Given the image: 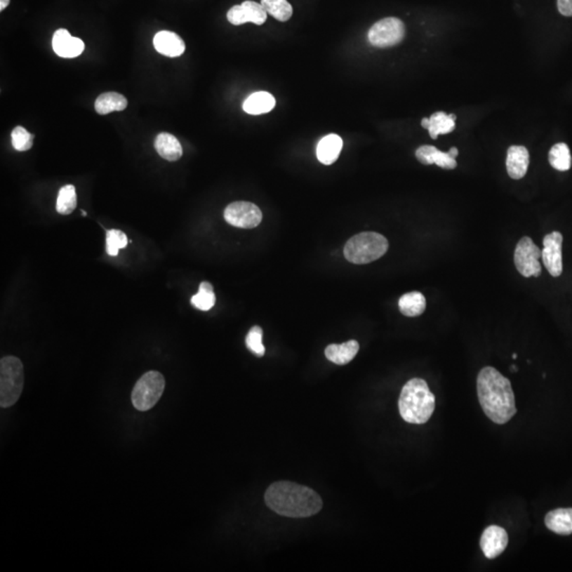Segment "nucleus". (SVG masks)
<instances>
[{"label": "nucleus", "mask_w": 572, "mask_h": 572, "mask_svg": "<svg viewBox=\"0 0 572 572\" xmlns=\"http://www.w3.org/2000/svg\"><path fill=\"white\" fill-rule=\"evenodd\" d=\"M477 392L484 413L494 423L503 425L517 415L511 382L495 368L486 367L479 372Z\"/></svg>", "instance_id": "f257e3e1"}, {"label": "nucleus", "mask_w": 572, "mask_h": 572, "mask_svg": "<svg viewBox=\"0 0 572 572\" xmlns=\"http://www.w3.org/2000/svg\"><path fill=\"white\" fill-rule=\"evenodd\" d=\"M265 503L270 509L286 517H310L321 510L319 495L307 488L290 481L272 484L265 493Z\"/></svg>", "instance_id": "f03ea898"}, {"label": "nucleus", "mask_w": 572, "mask_h": 572, "mask_svg": "<svg viewBox=\"0 0 572 572\" xmlns=\"http://www.w3.org/2000/svg\"><path fill=\"white\" fill-rule=\"evenodd\" d=\"M434 407L436 397L425 380L413 378L403 387L399 395V411L407 423H426L434 413Z\"/></svg>", "instance_id": "7ed1b4c3"}, {"label": "nucleus", "mask_w": 572, "mask_h": 572, "mask_svg": "<svg viewBox=\"0 0 572 572\" xmlns=\"http://www.w3.org/2000/svg\"><path fill=\"white\" fill-rule=\"evenodd\" d=\"M389 248L387 239L376 232H361L347 242L343 253L353 264H368L382 258Z\"/></svg>", "instance_id": "20e7f679"}, {"label": "nucleus", "mask_w": 572, "mask_h": 572, "mask_svg": "<svg viewBox=\"0 0 572 572\" xmlns=\"http://www.w3.org/2000/svg\"><path fill=\"white\" fill-rule=\"evenodd\" d=\"M24 366L15 357L0 361V405L3 408L13 406L24 388Z\"/></svg>", "instance_id": "39448f33"}, {"label": "nucleus", "mask_w": 572, "mask_h": 572, "mask_svg": "<svg viewBox=\"0 0 572 572\" xmlns=\"http://www.w3.org/2000/svg\"><path fill=\"white\" fill-rule=\"evenodd\" d=\"M166 388L164 375L158 371L143 374L135 385L132 392V403L137 411H147L153 408Z\"/></svg>", "instance_id": "423d86ee"}, {"label": "nucleus", "mask_w": 572, "mask_h": 572, "mask_svg": "<svg viewBox=\"0 0 572 572\" xmlns=\"http://www.w3.org/2000/svg\"><path fill=\"white\" fill-rule=\"evenodd\" d=\"M405 25L395 18H387L378 20L370 28L368 41L374 47L388 48L397 45L404 39Z\"/></svg>", "instance_id": "0eeeda50"}, {"label": "nucleus", "mask_w": 572, "mask_h": 572, "mask_svg": "<svg viewBox=\"0 0 572 572\" xmlns=\"http://www.w3.org/2000/svg\"><path fill=\"white\" fill-rule=\"evenodd\" d=\"M540 258H542V251L534 244L529 237L521 239L515 253H514V263L519 274L525 278L530 277H540L542 274Z\"/></svg>", "instance_id": "6e6552de"}, {"label": "nucleus", "mask_w": 572, "mask_h": 572, "mask_svg": "<svg viewBox=\"0 0 572 572\" xmlns=\"http://www.w3.org/2000/svg\"><path fill=\"white\" fill-rule=\"evenodd\" d=\"M224 218L228 224L238 228L251 229L262 222L261 210L249 201H234L227 206Z\"/></svg>", "instance_id": "1a4fd4ad"}, {"label": "nucleus", "mask_w": 572, "mask_h": 572, "mask_svg": "<svg viewBox=\"0 0 572 572\" xmlns=\"http://www.w3.org/2000/svg\"><path fill=\"white\" fill-rule=\"evenodd\" d=\"M543 244H544L542 251L543 263L549 274L557 278L563 272V258H561L563 236L559 232H551L545 237Z\"/></svg>", "instance_id": "9d476101"}, {"label": "nucleus", "mask_w": 572, "mask_h": 572, "mask_svg": "<svg viewBox=\"0 0 572 572\" xmlns=\"http://www.w3.org/2000/svg\"><path fill=\"white\" fill-rule=\"evenodd\" d=\"M267 12L261 4L246 0L241 5L234 6L227 13V20L234 26H241L246 22L261 26L267 20Z\"/></svg>", "instance_id": "9b49d317"}, {"label": "nucleus", "mask_w": 572, "mask_h": 572, "mask_svg": "<svg viewBox=\"0 0 572 572\" xmlns=\"http://www.w3.org/2000/svg\"><path fill=\"white\" fill-rule=\"evenodd\" d=\"M509 544L507 531L499 526H490L484 530L480 538L482 552L488 559H496Z\"/></svg>", "instance_id": "f8f14e48"}, {"label": "nucleus", "mask_w": 572, "mask_h": 572, "mask_svg": "<svg viewBox=\"0 0 572 572\" xmlns=\"http://www.w3.org/2000/svg\"><path fill=\"white\" fill-rule=\"evenodd\" d=\"M53 51L64 59H74L84 51V41L79 37L72 36L66 29L55 31L52 39Z\"/></svg>", "instance_id": "ddd939ff"}, {"label": "nucleus", "mask_w": 572, "mask_h": 572, "mask_svg": "<svg viewBox=\"0 0 572 572\" xmlns=\"http://www.w3.org/2000/svg\"><path fill=\"white\" fill-rule=\"evenodd\" d=\"M529 151L521 145H512L507 149V171L510 178L513 180H521L527 174L529 168Z\"/></svg>", "instance_id": "4468645a"}, {"label": "nucleus", "mask_w": 572, "mask_h": 572, "mask_svg": "<svg viewBox=\"0 0 572 572\" xmlns=\"http://www.w3.org/2000/svg\"><path fill=\"white\" fill-rule=\"evenodd\" d=\"M156 51L168 58H178L186 50L184 39L171 31H160L154 37Z\"/></svg>", "instance_id": "2eb2a0df"}, {"label": "nucleus", "mask_w": 572, "mask_h": 572, "mask_svg": "<svg viewBox=\"0 0 572 572\" xmlns=\"http://www.w3.org/2000/svg\"><path fill=\"white\" fill-rule=\"evenodd\" d=\"M415 157L421 164H426V166L437 164L445 170H453L457 166V161L455 158L449 155L448 152L444 153V152L439 151L432 145L420 147L415 152Z\"/></svg>", "instance_id": "dca6fc26"}, {"label": "nucleus", "mask_w": 572, "mask_h": 572, "mask_svg": "<svg viewBox=\"0 0 572 572\" xmlns=\"http://www.w3.org/2000/svg\"><path fill=\"white\" fill-rule=\"evenodd\" d=\"M545 524L554 533L570 536L572 534V507L549 512L545 517Z\"/></svg>", "instance_id": "f3484780"}, {"label": "nucleus", "mask_w": 572, "mask_h": 572, "mask_svg": "<svg viewBox=\"0 0 572 572\" xmlns=\"http://www.w3.org/2000/svg\"><path fill=\"white\" fill-rule=\"evenodd\" d=\"M359 350L357 340H349L342 345H330L326 349V357L336 365H347L353 361Z\"/></svg>", "instance_id": "a211bd4d"}, {"label": "nucleus", "mask_w": 572, "mask_h": 572, "mask_svg": "<svg viewBox=\"0 0 572 572\" xmlns=\"http://www.w3.org/2000/svg\"><path fill=\"white\" fill-rule=\"evenodd\" d=\"M341 149H342V139L336 134L328 135L318 143V160L326 166H330L338 159Z\"/></svg>", "instance_id": "6ab92c4d"}, {"label": "nucleus", "mask_w": 572, "mask_h": 572, "mask_svg": "<svg viewBox=\"0 0 572 572\" xmlns=\"http://www.w3.org/2000/svg\"><path fill=\"white\" fill-rule=\"evenodd\" d=\"M155 149L164 159L176 161L182 156V147L178 139L168 133H160L155 139Z\"/></svg>", "instance_id": "aec40b11"}, {"label": "nucleus", "mask_w": 572, "mask_h": 572, "mask_svg": "<svg viewBox=\"0 0 572 572\" xmlns=\"http://www.w3.org/2000/svg\"><path fill=\"white\" fill-rule=\"evenodd\" d=\"M276 105V100L272 93L267 91H258V93H253L249 95L244 103H243V109L245 112L253 116L258 114H267L272 112Z\"/></svg>", "instance_id": "412c9836"}, {"label": "nucleus", "mask_w": 572, "mask_h": 572, "mask_svg": "<svg viewBox=\"0 0 572 572\" xmlns=\"http://www.w3.org/2000/svg\"><path fill=\"white\" fill-rule=\"evenodd\" d=\"M128 107V100L118 93H105L97 98L95 112L99 114H108L112 112H122Z\"/></svg>", "instance_id": "4be33fe9"}, {"label": "nucleus", "mask_w": 572, "mask_h": 572, "mask_svg": "<svg viewBox=\"0 0 572 572\" xmlns=\"http://www.w3.org/2000/svg\"><path fill=\"white\" fill-rule=\"evenodd\" d=\"M399 309L407 317H418L425 311V297L420 292L407 293L399 298Z\"/></svg>", "instance_id": "5701e85b"}, {"label": "nucleus", "mask_w": 572, "mask_h": 572, "mask_svg": "<svg viewBox=\"0 0 572 572\" xmlns=\"http://www.w3.org/2000/svg\"><path fill=\"white\" fill-rule=\"evenodd\" d=\"M455 116L443 112H434L430 118L428 132L432 139L438 138L439 135L448 134L455 130Z\"/></svg>", "instance_id": "b1692460"}, {"label": "nucleus", "mask_w": 572, "mask_h": 572, "mask_svg": "<svg viewBox=\"0 0 572 572\" xmlns=\"http://www.w3.org/2000/svg\"><path fill=\"white\" fill-rule=\"evenodd\" d=\"M549 162L555 170L565 172L571 168L572 158L569 147L566 143H557L549 152Z\"/></svg>", "instance_id": "393cba45"}, {"label": "nucleus", "mask_w": 572, "mask_h": 572, "mask_svg": "<svg viewBox=\"0 0 572 572\" xmlns=\"http://www.w3.org/2000/svg\"><path fill=\"white\" fill-rule=\"evenodd\" d=\"M261 5L267 14L279 22H288L293 15V7L288 0H261Z\"/></svg>", "instance_id": "a878e982"}, {"label": "nucleus", "mask_w": 572, "mask_h": 572, "mask_svg": "<svg viewBox=\"0 0 572 572\" xmlns=\"http://www.w3.org/2000/svg\"><path fill=\"white\" fill-rule=\"evenodd\" d=\"M78 199H77L76 188L72 185L64 186L60 190L56 201V211L63 215H68L77 208Z\"/></svg>", "instance_id": "bb28decb"}, {"label": "nucleus", "mask_w": 572, "mask_h": 572, "mask_svg": "<svg viewBox=\"0 0 572 572\" xmlns=\"http://www.w3.org/2000/svg\"><path fill=\"white\" fill-rule=\"evenodd\" d=\"M215 294L211 283L201 282L199 293L191 299V303L201 311H209L215 305Z\"/></svg>", "instance_id": "cd10ccee"}, {"label": "nucleus", "mask_w": 572, "mask_h": 572, "mask_svg": "<svg viewBox=\"0 0 572 572\" xmlns=\"http://www.w3.org/2000/svg\"><path fill=\"white\" fill-rule=\"evenodd\" d=\"M128 243V237L117 229H110L106 232V251L112 257L118 255L120 249L126 248Z\"/></svg>", "instance_id": "c85d7f7f"}, {"label": "nucleus", "mask_w": 572, "mask_h": 572, "mask_svg": "<svg viewBox=\"0 0 572 572\" xmlns=\"http://www.w3.org/2000/svg\"><path fill=\"white\" fill-rule=\"evenodd\" d=\"M12 145L14 149L18 152H26L32 147L33 145V136L32 134L28 132L26 128L22 126H16L12 131Z\"/></svg>", "instance_id": "c756f323"}, {"label": "nucleus", "mask_w": 572, "mask_h": 572, "mask_svg": "<svg viewBox=\"0 0 572 572\" xmlns=\"http://www.w3.org/2000/svg\"><path fill=\"white\" fill-rule=\"evenodd\" d=\"M262 328L255 326L251 328L246 336V346L257 357H262L265 354V347L262 343Z\"/></svg>", "instance_id": "7c9ffc66"}, {"label": "nucleus", "mask_w": 572, "mask_h": 572, "mask_svg": "<svg viewBox=\"0 0 572 572\" xmlns=\"http://www.w3.org/2000/svg\"><path fill=\"white\" fill-rule=\"evenodd\" d=\"M557 9L564 16H572V0H557Z\"/></svg>", "instance_id": "2f4dec72"}, {"label": "nucleus", "mask_w": 572, "mask_h": 572, "mask_svg": "<svg viewBox=\"0 0 572 572\" xmlns=\"http://www.w3.org/2000/svg\"><path fill=\"white\" fill-rule=\"evenodd\" d=\"M10 0H0V11H4L9 6Z\"/></svg>", "instance_id": "473e14b6"}, {"label": "nucleus", "mask_w": 572, "mask_h": 572, "mask_svg": "<svg viewBox=\"0 0 572 572\" xmlns=\"http://www.w3.org/2000/svg\"><path fill=\"white\" fill-rule=\"evenodd\" d=\"M448 154L451 156V157L455 158L457 157L458 154H459V152H458L457 147H451V149L448 151Z\"/></svg>", "instance_id": "72a5a7b5"}, {"label": "nucleus", "mask_w": 572, "mask_h": 572, "mask_svg": "<svg viewBox=\"0 0 572 572\" xmlns=\"http://www.w3.org/2000/svg\"><path fill=\"white\" fill-rule=\"evenodd\" d=\"M421 124L424 128H426V130H427L428 126H430V118H424V119L422 120Z\"/></svg>", "instance_id": "f704fd0d"}, {"label": "nucleus", "mask_w": 572, "mask_h": 572, "mask_svg": "<svg viewBox=\"0 0 572 572\" xmlns=\"http://www.w3.org/2000/svg\"><path fill=\"white\" fill-rule=\"evenodd\" d=\"M511 370H512V371H513V372H517V370H519V368H517V366H512V367H511Z\"/></svg>", "instance_id": "c9c22d12"}, {"label": "nucleus", "mask_w": 572, "mask_h": 572, "mask_svg": "<svg viewBox=\"0 0 572 572\" xmlns=\"http://www.w3.org/2000/svg\"><path fill=\"white\" fill-rule=\"evenodd\" d=\"M513 359H517V354H513Z\"/></svg>", "instance_id": "e433bc0d"}, {"label": "nucleus", "mask_w": 572, "mask_h": 572, "mask_svg": "<svg viewBox=\"0 0 572 572\" xmlns=\"http://www.w3.org/2000/svg\"><path fill=\"white\" fill-rule=\"evenodd\" d=\"M82 214H83V215H84V216H85V215H86V212H85V211H82Z\"/></svg>", "instance_id": "4c0bfd02"}]
</instances>
